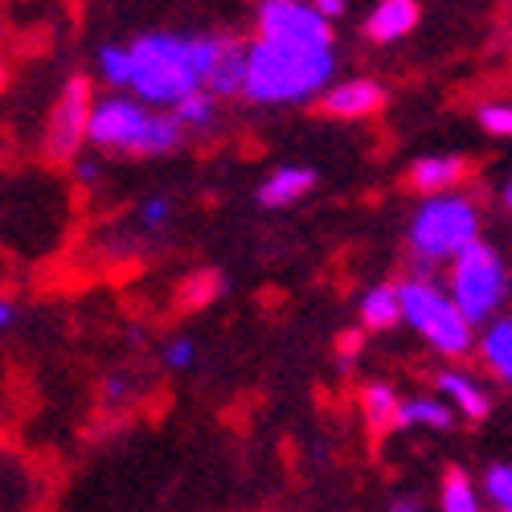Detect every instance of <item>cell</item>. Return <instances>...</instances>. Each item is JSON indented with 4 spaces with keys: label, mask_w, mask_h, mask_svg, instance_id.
Instances as JSON below:
<instances>
[{
    "label": "cell",
    "mask_w": 512,
    "mask_h": 512,
    "mask_svg": "<svg viewBox=\"0 0 512 512\" xmlns=\"http://www.w3.org/2000/svg\"><path fill=\"white\" fill-rule=\"evenodd\" d=\"M459 414L443 398H402L398 414V431H455Z\"/></svg>",
    "instance_id": "obj_17"
},
{
    "label": "cell",
    "mask_w": 512,
    "mask_h": 512,
    "mask_svg": "<svg viewBox=\"0 0 512 512\" xmlns=\"http://www.w3.org/2000/svg\"><path fill=\"white\" fill-rule=\"evenodd\" d=\"M361 328L365 332H390L398 324H406L402 316V295H398V283H377L361 295Z\"/></svg>",
    "instance_id": "obj_15"
},
{
    "label": "cell",
    "mask_w": 512,
    "mask_h": 512,
    "mask_svg": "<svg viewBox=\"0 0 512 512\" xmlns=\"http://www.w3.org/2000/svg\"><path fill=\"white\" fill-rule=\"evenodd\" d=\"M95 74L111 91H132V50L127 46H103L95 54Z\"/></svg>",
    "instance_id": "obj_20"
},
{
    "label": "cell",
    "mask_w": 512,
    "mask_h": 512,
    "mask_svg": "<svg viewBox=\"0 0 512 512\" xmlns=\"http://www.w3.org/2000/svg\"><path fill=\"white\" fill-rule=\"evenodd\" d=\"M484 234L480 209L467 193L422 197L406 226V250L414 259V275H431L435 267H451L463 250H472Z\"/></svg>",
    "instance_id": "obj_4"
},
{
    "label": "cell",
    "mask_w": 512,
    "mask_h": 512,
    "mask_svg": "<svg viewBox=\"0 0 512 512\" xmlns=\"http://www.w3.org/2000/svg\"><path fill=\"white\" fill-rule=\"evenodd\" d=\"M160 361H164L168 369H177V373H185V369H189V365L197 361V345H193V340H189V336H173V340H168V345H164Z\"/></svg>",
    "instance_id": "obj_25"
},
{
    "label": "cell",
    "mask_w": 512,
    "mask_h": 512,
    "mask_svg": "<svg viewBox=\"0 0 512 512\" xmlns=\"http://www.w3.org/2000/svg\"><path fill=\"white\" fill-rule=\"evenodd\" d=\"M447 291L459 304V312L476 328L492 324L500 316V308L508 304V291H512V279H508L500 250L488 246V242H476L472 250H463L459 259L447 267Z\"/></svg>",
    "instance_id": "obj_6"
},
{
    "label": "cell",
    "mask_w": 512,
    "mask_h": 512,
    "mask_svg": "<svg viewBox=\"0 0 512 512\" xmlns=\"http://www.w3.org/2000/svg\"><path fill=\"white\" fill-rule=\"evenodd\" d=\"M484 496L496 504V512H512V463H492L484 472Z\"/></svg>",
    "instance_id": "obj_21"
},
{
    "label": "cell",
    "mask_w": 512,
    "mask_h": 512,
    "mask_svg": "<svg viewBox=\"0 0 512 512\" xmlns=\"http://www.w3.org/2000/svg\"><path fill=\"white\" fill-rule=\"evenodd\" d=\"M394 512H422V508H418V504H410V500H398V504H394Z\"/></svg>",
    "instance_id": "obj_30"
},
{
    "label": "cell",
    "mask_w": 512,
    "mask_h": 512,
    "mask_svg": "<svg viewBox=\"0 0 512 512\" xmlns=\"http://www.w3.org/2000/svg\"><path fill=\"white\" fill-rule=\"evenodd\" d=\"M336 54L332 46H291V41H250V78H246V103L259 107H295V103H320L332 87Z\"/></svg>",
    "instance_id": "obj_2"
},
{
    "label": "cell",
    "mask_w": 512,
    "mask_h": 512,
    "mask_svg": "<svg viewBox=\"0 0 512 512\" xmlns=\"http://www.w3.org/2000/svg\"><path fill=\"white\" fill-rule=\"evenodd\" d=\"M316 181H320L316 168H308V164H283V168H275V173L263 177L259 205H267V209H291V205H300L316 189Z\"/></svg>",
    "instance_id": "obj_12"
},
{
    "label": "cell",
    "mask_w": 512,
    "mask_h": 512,
    "mask_svg": "<svg viewBox=\"0 0 512 512\" xmlns=\"http://www.w3.org/2000/svg\"><path fill=\"white\" fill-rule=\"evenodd\" d=\"M361 418L373 435H390L398 431V414H402V398L398 390L390 386V381H369V386L361 390Z\"/></svg>",
    "instance_id": "obj_16"
},
{
    "label": "cell",
    "mask_w": 512,
    "mask_h": 512,
    "mask_svg": "<svg viewBox=\"0 0 512 512\" xmlns=\"http://www.w3.org/2000/svg\"><path fill=\"white\" fill-rule=\"evenodd\" d=\"M140 226H144L148 234L168 230V226H173V201H168V197H148V201L140 205Z\"/></svg>",
    "instance_id": "obj_23"
},
{
    "label": "cell",
    "mask_w": 512,
    "mask_h": 512,
    "mask_svg": "<svg viewBox=\"0 0 512 512\" xmlns=\"http://www.w3.org/2000/svg\"><path fill=\"white\" fill-rule=\"evenodd\" d=\"M361 353H365V332H340L336 336V369L340 373H353L357 369V361H361Z\"/></svg>",
    "instance_id": "obj_24"
},
{
    "label": "cell",
    "mask_w": 512,
    "mask_h": 512,
    "mask_svg": "<svg viewBox=\"0 0 512 512\" xmlns=\"http://www.w3.org/2000/svg\"><path fill=\"white\" fill-rule=\"evenodd\" d=\"M74 173H78L82 185H99V177H103V160H99V156H91V160L82 156V160L74 164Z\"/></svg>",
    "instance_id": "obj_26"
},
{
    "label": "cell",
    "mask_w": 512,
    "mask_h": 512,
    "mask_svg": "<svg viewBox=\"0 0 512 512\" xmlns=\"http://www.w3.org/2000/svg\"><path fill=\"white\" fill-rule=\"evenodd\" d=\"M500 197H504V209L512 213V173H508V181H504V193H500Z\"/></svg>",
    "instance_id": "obj_29"
},
{
    "label": "cell",
    "mask_w": 512,
    "mask_h": 512,
    "mask_svg": "<svg viewBox=\"0 0 512 512\" xmlns=\"http://www.w3.org/2000/svg\"><path fill=\"white\" fill-rule=\"evenodd\" d=\"M435 390H439V398H443L459 418H467V422H484V418L492 414V394L484 390V381H476L472 373L459 369V365L439 369Z\"/></svg>",
    "instance_id": "obj_11"
},
{
    "label": "cell",
    "mask_w": 512,
    "mask_h": 512,
    "mask_svg": "<svg viewBox=\"0 0 512 512\" xmlns=\"http://www.w3.org/2000/svg\"><path fill=\"white\" fill-rule=\"evenodd\" d=\"M312 5L328 17V21H340V17H345L349 13V0H312Z\"/></svg>",
    "instance_id": "obj_27"
},
{
    "label": "cell",
    "mask_w": 512,
    "mask_h": 512,
    "mask_svg": "<svg viewBox=\"0 0 512 512\" xmlns=\"http://www.w3.org/2000/svg\"><path fill=\"white\" fill-rule=\"evenodd\" d=\"M398 295H402L406 324L422 336V345L431 353L447 361H463L476 353L480 328L459 312V304L451 300V291L443 283H435L431 275H406L398 279Z\"/></svg>",
    "instance_id": "obj_5"
},
{
    "label": "cell",
    "mask_w": 512,
    "mask_h": 512,
    "mask_svg": "<svg viewBox=\"0 0 512 512\" xmlns=\"http://www.w3.org/2000/svg\"><path fill=\"white\" fill-rule=\"evenodd\" d=\"M254 33L267 41H291V46H332V21L312 0H259Z\"/></svg>",
    "instance_id": "obj_8"
},
{
    "label": "cell",
    "mask_w": 512,
    "mask_h": 512,
    "mask_svg": "<svg viewBox=\"0 0 512 512\" xmlns=\"http://www.w3.org/2000/svg\"><path fill=\"white\" fill-rule=\"evenodd\" d=\"M185 140L189 132L173 111H156L127 91H111L95 103L91 148L99 156H173Z\"/></svg>",
    "instance_id": "obj_3"
},
{
    "label": "cell",
    "mask_w": 512,
    "mask_h": 512,
    "mask_svg": "<svg viewBox=\"0 0 512 512\" xmlns=\"http://www.w3.org/2000/svg\"><path fill=\"white\" fill-rule=\"evenodd\" d=\"M230 33H144L132 46V91L156 111H177L218 66Z\"/></svg>",
    "instance_id": "obj_1"
},
{
    "label": "cell",
    "mask_w": 512,
    "mask_h": 512,
    "mask_svg": "<svg viewBox=\"0 0 512 512\" xmlns=\"http://www.w3.org/2000/svg\"><path fill=\"white\" fill-rule=\"evenodd\" d=\"M484 369L512 390V316H496L492 324L480 328V345H476Z\"/></svg>",
    "instance_id": "obj_14"
},
{
    "label": "cell",
    "mask_w": 512,
    "mask_h": 512,
    "mask_svg": "<svg viewBox=\"0 0 512 512\" xmlns=\"http://www.w3.org/2000/svg\"><path fill=\"white\" fill-rule=\"evenodd\" d=\"M13 324H17V304H13V300H9V295H5V300H0V328H5V332H9Z\"/></svg>",
    "instance_id": "obj_28"
},
{
    "label": "cell",
    "mask_w": 512,
    "mask_h": 512,
    "mask_svg": "<svg viewBox=\"0 0 512 512\" xmlns=\"http://www.w3.org/2000/svg\"><path fill=\"white\" fill-rule=\"evenodd\" d=\"M476 119H480V127H484L488 136L512 140V103H484V107L476 111Z\"/></svg>",
    "instance_id": "obj_22"
},
{
    "label": "cell",
    "mask_w": 512,
    "mask_h": 512,
    "mask_svg": "<svg viewBox=\"0 0 512 512\" xmlns=\"http://www.w3.org/2000/svg\"><path fill=\"white\" fill-rule=\"evenodd\" d=\"M418 17H422L418 0H377L373 13L365 17V33L377 46H394V41H402L418 29Z\"/></svg>",
    "instance_id": "obj_13"
},
{
    "label": "cell",
    "mask_w": 512,
    "mask_h": 512,
    "mask_svg": "<svg viewBox=\"0 0 512 512\" xmlns=\"http://www.w3.org/2000/svg\"><path fill=\"white\" fill-rule=\"evenodd\" d=\"M390 103V91L381 87L377 78H340L320 95L316 111L324 119H345V123H357V119H373L381 107Z\"/></svg>",
    "instance_id": "obj_9"
},
{
    "label": "cell",
    "mask_w": 512,
    "mask_h": 512,
    "mask_svg": "<svg viewBox=\"0 0 512 512\" xmlns=\"http://www.w3.org/2000/svg\"><path fill=\"white\" fill-rule=\"evenodd\" d=\"M173 115L185 123L189 136H209V132H218V123H222V99L213 91H193Z\"/></svg>",
    "instance_id": "obj_18"
},
{
    "label": "cell",
    "mask_w": 512,
    "mask_h": 512,
    "mask_svg": "<svg viewBox=\"0 0 512 512\" xmlns=\"http://www.w3.org/2000/svg\"><path fill=\"white\" fill-rule=\"evenodd\" d=\"M439 512H484V496L463 467H447L439 484Z\"/></svg>",
    "instance_id": "obj_19"
},
{
    "label": "cell",
    "mask_w": 512,
    "mask_h": 512,
    "mask_svg": "<svg viewBox=\"0 0 512 512\" xmlns=\"http://www.w3.org/2000/svg\"><path fill=\"white\" fill-rule=\"evenodd\" d=\"M467 173H472L467 156H418L406 168V185L418 197H443V193H459Z\"/></svg>",
    "instance_id": "obj_10"
},
{
    "label": "cell",
    "mask_w": 512,
    "mask_h": 512,
    "mask_svg": "<svg viewBox=\"0 0 512 512\" xmlns=\"http://www.w3.org/2000/svg\"><path fill=\"white\" fill-rule=\"evenodd\" d=\"M95 78L70 74L62 91L50 103L46 127H41V156L50 164H78L82 148L91 144V119H95Z\"/></svg>",
    "instance_id": "obj_7"
}]
</instances>
